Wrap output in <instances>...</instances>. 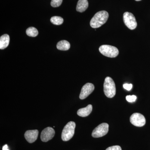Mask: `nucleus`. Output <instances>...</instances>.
Returning a JSON list of instances; mask_svg holds the SVG:
<instances>
[{"instance_id":"1","label":"nucleus","mask_w":150,"mask_h":150,"mask_svg":"<svg viewBox=\"0 0 150 150\" xmlns=\"http://www.w3.org/2000/svg\"><path fill=\"white\" fill-rule=\"evenodd\" d=\"M109 17L108 13L106 11H102L95 14L90 21L91 26L92 28H96L100 27L107 21Z\"/></svg>"},{"instance_id":"2","label":"nucleus","mask_w":150,"mask_h":150,"mask_svg":"<svg viewBox=\"0 0 150 150\" xmlns=\"http://www.w3.org/2000/svg\"><path fill=\"white\" fill-rule=\"evenodd\" d=\"M105 95L109 98H112L116 93V88L114 81L110 77H107L105 79L103 84Z\"/></svg>"},{"instance_id":"3","label":"nucleus","mask_w":150,"mask_h":150,"mask_svg":"<svg viewBox=\"0 0 150 150\" xmlns=\"http://www.w3.org/2000/svg\"><path fill=\"white\" fill-rule=\"evenodd\" d=\"M76 128V123L73 121L69 122L62 131V139L64 142H67L71 139L74 136Z\"/></svg>"},{"instance_id":"4","label":"nucleus","mask_w":150,"mask_h":150,"mask_svg":"<svg viewBox=\"0 0 150 150\" xmlns=\"http://www.w3.org/2000/svg\"><path fill=\"white\" fill-rule=\"evenodd\" d=\"M99 51L103 56L109 58H115L119 54L118 48L110 45H102L100 47Z\"/></svg>"},{"instance_id":"5","label":"nucleus","mask_w":150,"mask_h":150,"mask_svg":"<svg viewBox=\"0 0 150 150\" xmlns=\"http://www.w3.org/2000/svg\"><path fill=\"white\" fill-rule=\"evenodd\" d=\"M123 20L126 26L130 30H134L137 27L136 19L134 15L128 12L124 13L123 15Z\"/></svg>"},{"instance_id":"6","label":"nucleus","mask_w":150,"mask_h":150,"mask_svg":"<svg viewBox=\"0 0 150 150\" xmlns=\"http://www.w3.org/2000/svg\"><path fill=\"white\" fill-rule=\"evenodd\" d=\"M109 125L107 123H102L94 129L92 136L93 138H100L105 136L108 133Z\"/></svg>"},{"instance_id":"7","label":"nucleus","mask_w":150,"mask_h":150,"mask_svg":"<svg viewBox=\"0 0 150 150\" xmlns=\"http://www.w3.org/2000/svg\"><path fill=\"white\" fill-rule=\"evenodd\" d=\"M131 123L134 126L142 127L146 124V119L142 114L138 112L133 113L130 118Z\"/></svg>"},{"instance_id":"8","label":"nucleus","mask_w":150,"mask_h":150,"mask_svg":"<svg viewBox=\"0 0 150 150\" xmlns=\"http://www.w3.org/2000/svg\"><path fill=\"white\" fill-rule=\"evenodd\" d=\"M55 131L51 127H48L43 129L40 135V139L43 142H46L52 139L55 135Z\"/></svg>"},{"instance_id":"9","label":"nucleus","mask_w":150,"mask_h":150,"mask_svg":"<svg viewBox=\"0 0 150 150\" xmlns=\"http://www.w3.org/2000/svg\"><path fill=\"white\" fill-rule=\"evenodd\" d=\"M94 88V86L92 83H86L81 89L79 98L81 100L85 99L93 92Z\"/></svg>"},{"instance_id":"10","label":"nucleus","mask_w":150,"mask_h":150,"mask_svg":"<svg viewBox=\"0 0 150 150\" xmlns=\"http://www.w3.org/2000/svg\"><path fill=\"white\" fill-rule=\"evenodd\" d=\"M38 131L37 130H28L25 133V139L28 143H33L37 140Z\"/></svg>"},{"instance_id":"11","label":"nucleus","mask_w":150,"mask_h":150,"mask_svg":"<svg viewBox=\"0 0 150 150\" xmlns=\"http://www.w3.org/2000/svg\"><path fill=\"white\" fill-rule=\"evenodd\" d=\"M92 109V105L91 104L88 105L86 107L79 109L77 111V114L81 117H86L91 113Z\"/></svg>"},{"instance_id":"12","label":"nucleus","mask_w":150,"mask_h":150,"mask_svg":"<svg viewBox=\"0 0 150 150\" xmlns=\"http://www.w3.org/2000/svg\"><path fill=\"white\" fill-rule=\"evenodd\" d=\"M88 6V0H79L76 6V11L82 13L87 9Z\"/></svg>"},{"instance_id":"13","label":"nucleus","mask_w":150,"mask_h":150,"mask_svg":"<svg viewBox=\"0 0 150 150\" xmlns=\"http://www.w3.org/2000/svg\"><path fill=\"white\" fill-rule=\"evenodd\" d=\"M10 37L8 34H4L0 38V49H5L8 46L9 43Z\"/></svg>"},{"instance_id":"14","label":"nucleus","mask_w":150,"mask_h":150,"mask_svg":"<svg viewBox=\"0 0 150 150\" xmlns=\"http://www.w3.org/2000/svg\"><path fill=\"white\" fill-rule=\"evenodd\" d=\"M57 49L61 51H67L70 48V43L66 40H62L58 42L57 44Z\"/></svg>"},{"instance_id":"15","label":"nucleus","mask_w":150,"mask_h":150,"mask_svg":"<svg viewBox=\"0 0 150 150\" xmlns=\"http://www.w3.org/2000/svg\"><path fill=\"white\" fill-rule=\"evenodd\" d=\"M26 34L30 37H36L38 34L37 29L35 28L30 27L28 28L26 30Z\"/></svg>"},{"instance_id":"16","label":"nucleus","mask_w":150,"mask_h":150,"mask_svg":"<svg viewBox=\"0 0 150 150\" xmlns=\"http://www.w3.org/2000/svg\"><path fill=\"white\" fill-rule=\"evenodd\" d=\"M51 21L53 24L56 25H60L64 22V19L60 16H53L51 18Z\"/></svg>"},{"instance_id":"17","label":"nucleus","mask_w":150,"mask_h":150,"mask_svg":"<svg viewBox=\"0 0 150 150\" xmlns=\"http://www.w3.org/2000/svg\"><path fill=\"white\" fill-rule=\"evenodd\" d=\"M63 0H51V4L53 7H58L62 4Z\"/></svg>"},{"instance_id":"18","label":"nucleus","mask_w":150,"mask_h":150,"mask_svg":"<svg viewBox=\"0 0 150 150\" xmlns=\"http://www.w3.org/2000/svg\"><path fill=\"white\" fill-rule=\"evenodd\" d=\"M137 97L135 95H129L126 96V99L127 101L130 103L135 102L137 100Z\"/></svg>"},{"instance_id":"19","label":"nucleus","mask_w":150,"mask_h":150,"mask_svg":"<svg viewBox=\"0 0 150 150\" xmlns=\"http://www.w3.org/2000/svg\"><path fill=\"white\" fill-rule=\"evenodd\" d=\"M123 87L126 90L130 91L133 87V85L131 83H125L123 85Z\"/></svg>"},{"instance_id":"20","label":"nucleus","mask_w":150,"mask_h":150,"mask_svg":"<svg viewBox=\"0 0 150 150\" xmlns=\"http://www.w3.org/2000/svg\"><path fill=\"white\" fill-rule=\"evenodd\" d=\"M105 150H122V149L120 146H114L108 148Z\"/></svg>"},{"instance_id":"21","label":"nucleus","mask_w":150,"mask_h":150,"mask_svg":"<svg viewBox=\"0 0 150 150\" xmlns=\"http://www.w3.org/2000/svg\"><path fill=\"white\" fill-rule=\"evenodd\" d=\"M3 150H9L8 149V146L7 144L5 145L3 147Z\"/></svg>"},{"instance_id":"22","label":"nucleus","mask_w":150,"mask_h":150,"mask_svg":"<svg viewBox=\"0 0 150 150\" xmlns=\"http://www.w3.org/2000/svg\"><path fill=\"white\" fill-rule=\"evenodd\" d=\"M135 1H141V0H135Z\"/></svg>"}]
</instances>
